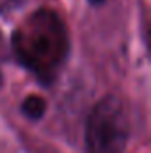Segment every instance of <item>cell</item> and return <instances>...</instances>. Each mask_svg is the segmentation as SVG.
<instances>
[{
  "label": "cell",
  "instance_id": "277c9868",
  "mask_svg": "<svg viewBox=\"0 0 151 153\" xmlns=\"http://www.w3.org/2000/svg\"><path fill=\"white\" fill-rule=\"evenodd\" d=\"M23 4H25V0H0V13L9 14V13L20 9Z\"/></svg>",
  "mask_w": 151,
  "mask_h": 153
},
{
  "label": "cell",
  "instance_id": "52a82bcc",
  "mask_svg": "<svg viewBox=\"0 0 151 153\" xmlns=\"http://www.w3.org/2000/svg\"><path fill=\"white\" fill-rule=\"evenodd\" d=\"M2 82H4V78H2V71H0V87H2Z\"/></svg>",
  "mask_w": 151,
  "mask_h": 153
},
{
  "label": "cell",
  "instance_id": "5b68a950",
  "mask_svg": "<svg viewBox=\"0 0 151 153\" xmlns=\"http://www.w3.org/2000/svg\"><path fill=\"white\" fill-rule=\"evenodd\" d=\"M93 5H103V4H107L109 0H89Z\"/></svg>",
  "mask_w": 151,
  "mask_h": 153
},
{
  "label": "cell",
  "instance_id": "7a4b0ae2",
  "mask_svg": "<svg viewBox=\"0 0 151 153\" xmlns=\"http://www.w3.org/2000/svg\"><path fill=\"white\" fill-rule=\"evenodd\" d=\"M128 139L130 117L124 102L117 94L103 96L87 117V153H124Z\"/></svg>",
  "mask_w": 151,
  "mask_h": 153
},
{
  "label": "cell",
  "instance_id": "3957f363",
  "mask_svg": "<svg viewBox=\"0 0 151 153\" xmlns=\"http://www.w3.org/2000/svg\"><path fill=\"white\" fill-rule=\"evenodd\" d=\"M46 107H48V103H46V100L43 96H39V94H29L21 102V114L25 116V117H29V119H32V121H38V119H41L44 116Z\"/></svg>",
  "mask_w": 151,
  "mask_h": 153
},
{
  "label": "cell",
  "instance_id": "8992f818",
  "mask_svg": "<svg viewBox=\"0 0 151 153\" xmlns=\"http://www.w3.org/2000/svg\"><path fill=\"white\" fill-rule=\"evenodd\" d=\"M0 53H4V38H2V32H0Z\"/></svg>",
  "mask_w": 151,
  "mask_h": 153
},
{
  "label": "cell",
  "instance_id": "6da1fadb",
  "mask_svg": "<svg viewBox=\"0 0 151 153\" xmlns=\"http://www.w3.org/2000/svg\"><path fill=\"white\" fill-rule=\"evenodd\" d=\"M11 50L27 71L48 85L59 76L70 55L66 25L55 11L38 9L14 29Z\"/></svg>",
  "mask_w": 151,
  "mask_h": 153
}]
</instances>
